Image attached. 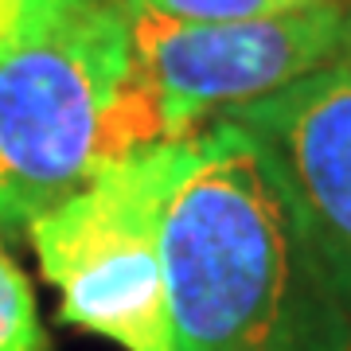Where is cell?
I'll return each instance as SVG.
<instances>
[{"label":"cell","mask_w":351,"mask_h":351,"mask_svg":"<svg viewBox=\"0 0 351 351\" xmlns=\"http://www.w3.org/2000/svg\"><path fill=\"white\" fill-rule=\"evenodd\" d=\"M172 351H351V313L242 125L195 133L164 223Z\"/></svg>","instance_id":"obj_1"},{"label":"cell","mask_w":351,"mask_h":351,"mask_svg":"<svg viewBox=\"0 0 351 351\" xmlns=\"http://www.w3.org/2000/svg\"><path fill=\"white\" fill-rule=\"evenodd\" d=\"M219 117L258 141L316 262L351 313V16L348 43L328 66Z\"/></svg>","instance_id":"obj_5"},{"label":"cell","mask_w":351,"mask_h":351,"mask_svg":"<svg viewBox=\"0 0 351 351\" xmlns=\"http://www.w3.org/2000/svg\"><path fill=\"white\" fill-rule=\"evenodd\" d=\"M125 16L133 63L164 113L168 141H184L219 113L328 66L348 43L351 4L332 0L234 24H188L137 8Z\"/></svg>","instance_id":"obj_4"},{"label":"cell","mask_w":351,"mask_h":351,"mask_svg":"<svg viewBox=\"0 0 351 351\" xmlns=\"http://www.w3.org/2000/svg\"><path fill=\"white\" fill-rule=\"evenodd\" d=\"M59 12L63 8H47L36 0H0V55L36 39L39 32H47Z\"/></svg>","instance_id":"obj_8"},{"label":"cell","mask_w":351,"mask_h":351,"mask_svg":"<svg viewBox=\"0 0 351 351\" xmlns=\"http://www.w3.org/2000/svg\"><path fill=\"white\" fill-rule=\"evenodd\" d=\"M164 141L121 0L63 8L0 55V230L24 234L110 164Z\"/></svg>","instance_id":"obj_2"},{"label":"cell","mask_w":351,"mask_h":351,"mask_svg":"<svg viewBox=\"0 0 351 351\" xmlns=\"http://www.w3.org/2000/svg\"><path fill=\"white\" fill-rule=\"evenodd\" d=\"M121 4L137 12L168 16V20H188V24H234V20H269V16L301 12L332 0H121Z\"/></svg>","instance_id":"obj_6"},{"label":"cell","mask_w":351,"mask_h":351,"mask_svg":"<svg viewBox=\"0 0 351 351\" xmlns=\"http://www.w3.org/2000/svg\"><path fill=\"white\" fill-rule=\"evenodd\" d=\"M191 160L195 133L141 149L24 230L63 324L125 351H172L164 223Z\"/></svg>","instance_id":"obj_3"},{"label":"cell","mask_w":351,"mask_h":351,"mask_svg":"<svg viewBox=\"0 0 351 351\" xmlns=\"http://www.w3.org/2000/svg\"><path fill=\"white\" fill-rule=\"evenodd\" d=\"M36 4H47V8H78V4H113V0H36Z\"/></svg>","instance_id":"obj_9"},{"label":"cell","mask_w":351,"mask_h":351,"mask_svg":"<svg viewBox=\"0 0 351 351\" xmlns=\"http://www.w3.org/2000/svg\"><path fill=\"white\" fill-rule=\"evenodd\" d=\"M0 351H47L36 293L24 269L0 250Z\"/></svg>","instance_id":"obj_7"}]
</instances>
